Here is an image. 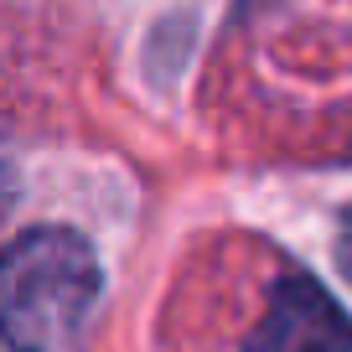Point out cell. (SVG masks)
I'll list each match as a JSON object with an SVG mask.
<instances>
[{
    "label": "cell",
    "mask_w": 352,
    "mask_h": 352,
    "mask_svg": "<svg viewBox=\"0 0 352 352\" xmlns=\"http://www.w3.org/2000/svg\"><path fill=\"white\" fill-rule=\"evenodd\" d=\"M104 270L67 223H32L0 249V342L21 352H67L94 321Z\"/></svg>",
    "instance_id": "cell-1"
},
{
    "label": "cell",
    "mask_w": 352,
    "mask_h": 352,
    "mask_svg": "<svg viewBox=\"0 0 352 352\" xmlns=\"http://www.w3.org/2000/svg\"><path fill=\"white\" fill-rule=\"evenodd\" d=\"M243 352H352V321L321 280L285 275L243 337Z\"/></svg>",
    "instance_id": "cell-2"
},
{
    "label": "cell",
    "mask_w": 352,
    "mask_h": 352,
    "mask_svg": "<svg viewBox=\"0 0 352 352\" xmlns=\"http://www.w3.org/2000/svg\"><path fill=\"white\" fill-rule=\"evenodd\" d=\"M331 259H337V275L352 285V202H347V212L337 218V243H331Z\"/></svg>",
    "instance_id": "cell-3"
},
{
    "label": "cell",
    "mask_w": 352,
    "mask_h": 352,
    "mask_svg": "<svg viewBox=\"0 0 352 352\" xmlns=\"http://www.w3.org/2000/svg\"><path fill=\"white\" fill-rule=\"evenodd\" d=\"M0 352H21V347H11V342H0Z\"/></svg>",
    "instance_id": "cell-4"
}]
</instances>
